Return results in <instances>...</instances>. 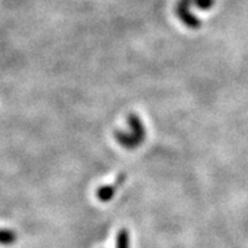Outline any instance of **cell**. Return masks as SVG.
I'll use <instances>...</instances> for the list:
<instances>
[{
	"mask_svg": "<svg viewBox=\"0 0 248 248\" xmlns=\"http://www.w3.org/2000/svg\"><path fill=\"white\" fill-rule=\"evenodd\" d=\"M128 125L131 128V132L117 131L114 133V137L117 142L125 150H134L140 147L146 140V128H144L143 122L137 114H129L127 118Z\"/></svg>",
	"mask_w": 248,
	"mask_h": 248,
	"instance_id": "6da1fadb",
	"label": "cell"
},
{
	"mask_svg": "<svg viewBox=\"0 0 248 248\" xmlns=\"http://www.w3.org/2000/svg\"><path fill=\"white\" fill-rule=\"evenodd\" d=\"M190 5H191V0H179L176 4V8H175V12H176L180 20L186 27H189L191 30H196V28H200L202 22H200L198 16L191 13Z\"/></svg>",
	"mask_w": 248,
	"mask_h": 248,
	"instance_id": "7a4b0ae2",
	"label": "cell"
},
{
	"mask_svg": "<svg viewBox=\"0 0 248 248\" xmlns=\"http://www.w3.org/2000/svg\"><path fill=\"white\" fill-rule=\"evenodd\" d=\"M125 180H127V176H125L124 173H121V175L117 177L115 181H113V183L109 184V185H104L101 186V187H99V189L96 190V196H98V199L103 202H110V200L115 196V194H117L118 189L123 185V183Z\"/></svg>",
	"mask_w": 248,
	"mask_h": 248,
	"instance_id": "3957f363",
	"label": "cell"
},
{
	"mask_svg": "<svg viewBox=\"0 0 248 248\" xmlns=\"http://www.w3.org/2000/svg\"><path fill=\"white\" fill-rule=\"evenodd\" d=\"M115 248H131V237L128 229H121L117 234Z\"/></svg>",
	"mask_w": 248,
	"mask_h": 248,
	"instance_id": "277c9868",
	"label": "cell"
},
{
	"mask_svg": "<svg viewBox=\"0 0 248 248\" xmlns=\"http://www.w3.org/2000/svg\"><path fill=\"white\" fill-rule=\"evenodd\" d=\"M16 242V233L10 229H0V245L10 246Z\"/></svg>",
	"mask_w": 248,
	"mask_h": 248,
	"instance_id": "5b68a950",
	"label": "cell"
},
{
	"mask_svg": "<svg viewBox=\"0 0 248 248\" xmlns=\"http://www.w3.org/2000/svg\"><path fill=\"white\" fill-rule=\"evenodd\" d=\"M216 0H191V4H194L196 8L202 10H208L214 5Z\"/></svg>",
	"mask_w": 248,
	"mask_h": 248,
	"instance_id": "8992f818",
	"label": "cell"
}]
</instances>
